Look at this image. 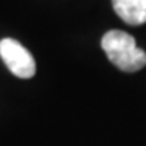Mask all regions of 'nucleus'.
<instances>
[{
	"instance_id": "f257e3e1",
	"label": "nucleus",
	"mask_w": 146,
	"mask_h": 146,
	"mask_svg": "<svg viewBox=\"0 0 146 146\" xmlns=\"http://www.w3.org/2000/svg\"><path fill=\"white\" fill-rule=\"evenodd\" d=\"M102 50L115 67L127 73L138 72L146 65V52L136 46L135 39L123 31H109L101 41Z\"/></svg>"
},
{
	"instance_id": "f03ea898",
	"label": "nucleus",
	"mask_w": 146,
	"mask_h": 146,
	"mask_svg": "<svg viewBox=\"0 0 146 146\" xmlns=\"http://www.w3.org/2000/svg\"><path fill=\"white\" fill-rule=\"evenodd\" d=\"M0 57L8 70L18 78L28 80L36 75V60L31 52L11 37L0 41Z\"/></svg>"
},
{
	"instance_id": "7ed1b4c3",
	"label": "nucleus",
	"mask_w": 146,
	"mask_h": 146,
	"mask_svg": "<svg viewBox=\"0 0 146 146\" xmlns=\"http://www.w3.org/2000/svg\"><path fill=\"white\" fill-rule=\"evenodd\" d=\"M112 7L127 25L138 26L146 23V0H112Z\"/></svg>"
}]
</instances>
